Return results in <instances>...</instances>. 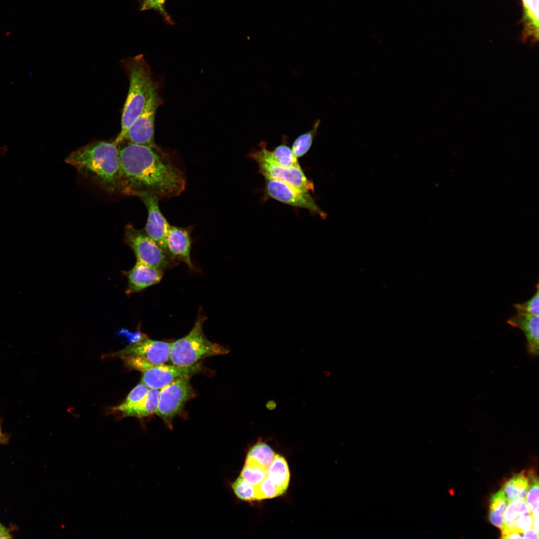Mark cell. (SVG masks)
Returning a JSON list of instances; mask_svg holds the SVG:
<instances>
[{
  "label": "cell",
  "instance_id": "6da1fadb",
  "mask_svg": "<svg viewBox=\"0 0 539 539\" xmlns=\"http://www.w3.org/2000/svg\"><path fill=\"white\" fill-rule=\"evenodd\" d=\"M117 144L120 160L119 193L135 196L149 193L161 199L184 191L186 180L183 173L157 145L143 146L125 140Z\"/></svg>",
  "mask_w": 539,
  "mask_h": 539
},
{
  "label": "cell",
  "instance_id": "7a4b0ae2",
  "mask_svg": "<svg viewBox=\"0 0 539 539\" xmlns=\"http://www.w3.org/2000/svg\"><path fill=\"white\" fill-rule=\"evenodd\" d=\"M65 162L106 192H118L120 153L118 145L114 141L91 142L71 152Z\"/></svg>",
  "mask_w": 539,
  "mask_h": 539
},
{
  "label": "cell",
  "instance_id": "3957f363",
  "mask_svg": "<svg viewBox=\"0 0 539 539\" xmlns=\"http://www.w3.org/2000/svg\"><path fill=\"white\" fill-rule=\"evenodd\" d=\"M124 64L129 79V88L122 114L121 131L114 141L116 144L122 140L152 94L158 89L152 70L142 55L129 58Z\"/></svg>",
  "mask_w": 539,
  "mask_h": 539
},
{
  "label": "cell",
  "instance_id": "277c9868",
  "mask_svg": "<svg viewBox=\"0 0 539 539\" xmlns=\"http://www.w3.org/2000/svg\"><path fill=\"white\" fill-rule=\"evenodd\" d=\"M204 320V317L199 316L188 334L172 342L169 360L173 364L190 366L204 358L229 352L226 348L206 338L203 330Z\"/></svg>",
  "mask_w": 539,
  "mask_h": 539
},
{
  "label": "cell",
  "instance_id": "5b68a950",
  "mask_svg": "<svg viewBox=\"0 0 539 539\" xmlns=\"http://www.w3.org/2000/svg\"><path fill=\"white\" fill-rule=\"evenodd\" d=\"M260 146V150L251 152L248 157L257 162L259 172L266 179L280 181L307 192L314 191L312 181L306 177L301 168L281 166L273 158L266 143L262 142Z\"/></svg>",
  "mask_w": 539,
  "mask_h": 539
},
{
  "label": "cell",
  "instance_id": "8992f818",
  "mask_svg": "<svg viewBox=\"0 0 539 539\" xmlns=\"http://www.w3.org/2000/svg\"><path fill=\"white\" fill-rule=\"evenodd\" d=\"M194 394L189 378L176 379L160 389L155 414L169 427L173 419L182 410L186 403Z\"/></svg>",
  "mask_w": 539,
  "mask_h": 539
},
{
  "label": "cell",
  "instance_id": "52a82bcc",
  "mask_svg": "<svg viewBox=\"0 0 539 539\" xmlns=\"http://www.w3.org/2000/svg\"><path fill=\"white\" fill-rule=\"evenodd\" d=\"M125 241L133 250L137 261L162 270L168 267L167 255L145 231L127 225Z\"/></svg>",
  "mask_w": 539,
  "mask_h": 539
},
{
  "label": "cell",
  "instance_id": "ba28073f",
  "mask_svg": "<svg viewBox=\"0 0 539 539\" xmlns=\"http://www.w3.org/2000/svg\"><path fill=\"white\" fill-rule=\"evenodd\" d=\"M161 102L157 89L151 95L143 111L130 126L122 140L146 146L157 145L154 139L155 120Z\"/></svg>",
  "mask_w": 539,
  "mask_h": 539
},
{
  "label": "cell",
  "instance_id": "9c48e42d",
  "mask_svg": "<svg viewBox=\"0 0 539 539\" xmlns=\"http://www.w3.org/2000/svg\"><path fill=\"white\" fill-rule=\"evenodd\" d=\"M266 180L265 191L270 197L291 206L305 208L322 219L326 218V214L318 206L309 192L280 181Z\"/></svg>",
  "mask_w": 539,
  "mask_h": 539
},
{
  "label": "cell",
  "instance_id": "30bf717a",
  "mask_svg": "<svg viewBox=\"0 0 539 539\" xmlns=\"http://www.w3.org/2000/svg\"><path fill=\"white\" fill-rule=\"evenodd\" d=\"M201 370L202 366L198 363L187 366L151 364L142 372L141 382L149 388L160 390L176 379L190 378Z\"/></svg>",
  "mask_w": 539,
  "mask_h": 539
},
{
  "label": "cell",
  "instance_id": "8fae6325",
  "mask_svg": "<svg viewBox=\"0 0 539 539\" xmlns=\"http://www.w3.org/2000/svg\"><path fill=\"white\" fill-rule=\"evenodd\" d=\"M137 197L143 202L148 211L144 231L170 256L166 244V235L170 224L159 209L160 199L156 195L149 193H140Z\"/></svg>",
  "mask_w": 539,
  "mask_h": 539
},
{
  "label": "cell",
  "instance_id": "7c38bea8",
  "mask_svg": "<svg viewBox=\"0 0 539 539\" xmlns=\"http://www.w3.org/2000/svg\"><path fill=\"white\" fill-rule=\"evenodd\" d=\"M172 344V342L152 340L145 336L115 354H134L153 364H165L170 359Z\"/></svg>",
  "mask_w": 539,
  "mask_h": 539
},
{
  "label": "cell",
  "instance_id": "4fadbf2b",
  "mask_svg": "<svg viewBox=\"0 0 539 539\" xmlns=\"http://www.w3.org/2000/svg\"><path fill=\"white\" fill-rule=\"evenodd\" d=\"M125 275L128 278L126 293L130 295L159 283L163 272L162 270L137 261L135 266L125 272Z\"/></svg>",
  "mask_w": 539,
  "mask_h": 539
},
{
  "label": "cell",
  "instance_id": "5bb4252c",
  "mask_svg": "<svg viewBox=\"0 0 539 539\" xmlns=\"http://www.w3.org/2000/svg\"><path fill=\"white\" fill-rule=\"evenodd\" d=\"M166 244L170 256L184 262L193 268L190 258L191 239L188 231L182 228L169 225Z\"/></svg>",
  "mask_w": 539,
  "mask_h": 539
},
{
  "label": "cell",
  "instance_id": "9a60e30c",
  "mask_svg": "<svg viewBox=\"0 0 539 539\" xmlns=\"http://www.w3.org/2000/svg\"><path fill=\"white\" fill-rule=\"evenodd\" d=\"M511 326L521 329L527 341L528 351L532 355H539V316L517 311L516 315L507 320Z\"/></svg>",
  "mask_w": 539,
  "mask_h": 539
},
{
  "label": "cell",
  "instance_id": "2e32d148",
  "mask_svg": "<svg viewBox=\"0 0 539 539\" xmlns=\"http://www.w3.org/2000/svg\"><path fill=\"white\" fill-rule=\"evenodd\" d=\"M523 4V39L539 40V0H522Z\"/></svg>",
  "mask_w": 539,
  "mask_h": 539
},
{
  "label": "cell",
  "instance_id": "e0dca14e",
  "mask_svg": "<svg viewBox=\"0 0 539 539\" xmlns=\"http://www.w3.org/2000/svg\"><path fill=\"white\" fill-rule=\"evenodd\" d=\"M529 511H531L526 500L517 499L509 503L504 514L501 538L504 539L512 533H518L516 529L517 519L521 514Z\"/></svg>",
  "mask_w": 539,
  "mask_h": 539
},
{
  "label": "cell",
  "instance_id": "ac0fdd59",
  "mask_svg": "<svg viewBox=\"0 0 539 539\" xmlns=\"http://www.w3.org/2000/svg\"><path fill=\"white\" fill-rule=\"evenodd\" d=\"M502 487L510 503L517 499L526 500L529 488L526 472L523 471L514 475L503 484Z\"/></svg>",
  "mask_w": 539,
  "mask_h": 539
},
{
  "label": "cell",
  "instance_id": "d6986e66",
  "mask_svg": "<svg viewBox=\"0 0 539 539\" xmlns=\"http://www.w3.org/2000/svg\"><path fill=\"white\" fill-rule=\"evenodd\" d=\"M160 390L149 388L144 400L137 406L122 414V417H145L156 413Z\"/></svg>",
  "mask_w": 539,
  "mask_h": 539
},
{
  "label": "cell",
  "instance_id": "ffe728a7",
  "mask_svg": "<svg viewBox=\"0 0 539 539\" xmlns=\"http://www.w3.org/2000/svg\"><path fill=\"white\" fill-rule=\"evenodd\" d=\"M509 503L502 489L491 497L489 520L492 524L499 529L503 526L504 514Z\"/></svg>",
  "mask_w": 539,
  "mask_h": 539
},
{
  "label": "cell",
  "instance_id": "44dd1931",
  "mask_svg": "<svg viewBox=\"0 0 539 539\" xmlns=\"http://www.w3.org/2000/svg\"><path fill=\"white\" fill-rule=\"evenodd\" d=\"M529 481V488L526 498L527 502L533 516V526L535 530L539 533V480L535 471L530 470L526 472Z\"/></svg>",
  "mask_w": 539,
  "mask_h": 539
},
{
  "label": "cell",
  "instance_id": "7402d4cb",
  "mask_svg": "<svg viewBox=\"0 0 539 539\" xmlns=\"http://www.w3.org/2000/svg\"><path fill=\"white\" fill-rule=\"evenodd\" d=\"M149 389V388L147 385L141 382L130 391L121 404L113 407L112 410L123 414L137 406L144 400Z\"/></svg>",
  "mask_w": 539,
  "mask_h": 539
},
{
  "label": "cell",
  "instance_id": "603a6c76",
  "mask_svg": "<svg viewBox=\"0 0 539 539\" xmlns=\"http://www.w3.org/2000/svg\"><path fill=\"white\" fill-rule=\"evenodd\" d=\"M320 124V120H316L309 131L299 136L294 141L291 150L297 158L303 156L310 149Z\"/></svg>",
  "mask_w": 539,
  "mask_h": 539
},
{
  "label": "cell",
  "instance_id": "cb8c5ba5",
  "mask_svg": "<svg viewBox=\"0 0 539 539\" xmlns=\"http://www.w3.org/2000/svg\"><path fill=\"white\" fill-rule=\"evenodd\" d=\"M275 455L268 445L259 441L250 449L247 457L263 465L269 466L273 462Z\"/></svg>",
  "mask_w": 539,
  "mask_h": 539
},
{
  "label": "cell",
  "instance_id": "d4e9b609",
  "mask_svg": "<svg viewBox=\"0 0 539 539\" xmlns=\"http://www.w3.org/2000/svg\"><path fill=\"white\" fill-rule=\"evenodd\" d=\"M271 154L275 161L282 166L301 168L291 149L285 144L278 145L271 151Z\"/></svg>",
  "mask_w": 539,
  "mask_h": 539
},
{
  "label": "cell",
  "instance_id": "484cf974",
  "mask_svg": "<svg viewBox=\"0 0 539 539\" xmlns=\"http://www.w3.org/2000/svg\"><path fill=\"white\" fill-rule=\"evenodd\" d=\"M232 488L239 499L247 502L255 501L253 487L241 476H239L233 483Z\"/></svg>",
  "mask_w": 539,
  "mask_h": 539
},
{
  "label": "cell",
  "instance_id": "4316f807",
  "mask_svg": "<svg viewBox=\"0 0 539 539\" xmlns=\"http://www.w3.org/2000/svg\"><path fill=\"white\" fill-rule=\"evenodd\" d=\"M537 289L533 296L528 301L522 303H516L514 304L517 311H521L528 313L535 316H539V286L537 285Z\"/></svg>",
  "mask_w": 539,
  "mask_h": 539
},
{
  "label": "cell",
  "instance_id": "83f0119b",
  "mask_svg": "<svg viewBox=\"0 0 539 539\" xmlns=\"http://www.w3.org/2000/svg\"><path fill=\"white\" fill-rule=\"evenodd\" d=\"M533 516L531 511L521 514L516 520V529L521 534L524 531L533 528Z\"/></svg>",
  "mask_w": 539,
  "mask_h": 539
},
{
  "label": "cell",
  "instance_id": "f1b7e54d",
  "mask_svg": "<svg viewBox=\"0 0 539 539\" xmlns=\"http://www.w3.org/2000/svg\"><path fill=\"white\" fill-rule=\"evenodd\" d=\"M166 0H144L141 8V10L149 9H155L159 11L164 15L166 20L171 22L169 16L168 15L163 6Z\"/></svg>",
  "mask_w": 539,
  "mask_h": 539
},
{
  "label": "cell",
  "instance_id": "f546056e",
  "mask_svg": "<svg viewBox=\"0 0 539 539\" xmlns=\"http://www.w3.org/2000/svg\"><path fill=\"white\" fill-rule=\"evenodd\" d=\"M522 539H539V533L532 528L529 529L522 533Z\"/></svg>",
  "mask_w": 539,
  "mask_h": 539
},
{
  "label": "cell",
  "instance_id": "4dcf8cb0",
  "mask_svg": "<svg viewBox=\"0 0 539 539\" xmlns=\"http://www.w3.org/2000/svg\"><path fill=\"white\" fill-rule=\"evenodd\" d=\"M10 538L6 529L0 524V539Z\"/></svg>",
  "mask_w": 539,
  "mask_h": 539
},
{
  "label": "cell",
  "instance_id": "1f68e13d",
  "mask_svg": "<svg viewBox=\"0 0 539 539\" xmlns=\"http://www.w3.org/2000/svg\"><path fill=\"white\" fill-rule=\"evenodd\" d=\"M504 539H522V538L521 534L514 532L507 535Z\"/></svg>",
  "mask_w": 539,
  "mask_h": 539
},
{
  "label": "cell",
  "instance_id": "d6a6232c",
  "mask_svg": "<svg viewBox=\"0 0 539 539\" xmlns=\"http://www.w3.org/2000/svg\"><path fill=\"white\" fill-rule=\"evenodd\" d=\"M1 436H2V434H1V430H0V438L1 437Z\"/></svg>",
  "mask_w": 539,
  "mask_h": 539
}]
</instances>
